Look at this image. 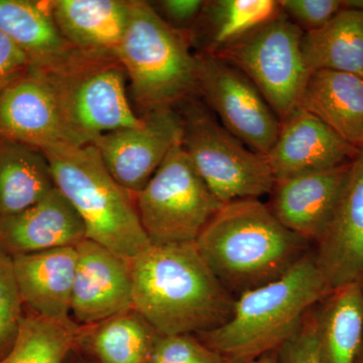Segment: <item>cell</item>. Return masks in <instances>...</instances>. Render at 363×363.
Listing matches in <instances>:
<instances>
[{
	"label": "cell",
	"instance_id": "cell-28",
	"mask_svg": "<svg viewBox=\"0 0 363 363\" xmlns=\"http://www.w3.org/2000/svg\"><path fill=\"white\" fill-rule=\"evenodd\" d=\"M23 307L13 257L0 248V360L16 343L25 315Z\"/></svg>",
	"mask_w": 363,
	"mask_h": 363
},
{
	"label": "cell",
	"instance_id": "cell-19",
	"mask_svg": "<svg viewBox=\"0 0 363 363\" xmlns=\"http://www.w3.org/2000/svg\"><path fill=\"white\" fill-rule=\"evenodd\" d=\"M23 304L56 321L71 320L77 248L62 247L13 257Z\"/></svg>",
	"mask_w": 363,
	"mask_h": 363
},
{
	"label": "cell",
	"instance_id": "cell-12",
	"mask_svg": "<svg viewBox=\"0 0 363 363\" xmlns=\"http://www.w3.org/2000/svg\"><path fill=\"white\" fill-rule=\"evenodd\" d=\"M76 248L72 319L88 326L133 310L130 260L88 238Z\"/></svg>",
	"mask_w": 363,
	"mask_h": 363
},
{
	"label": "cell",
	"instance_id": "cell-6",
	"mask_svg": "<svg viewBox=\"0 0 363 363\" xmlns=\"http://www.w3.org/2000/svg\"><path fill=\"white\" fill-rule=\"evenodd\" d=\"M40 73L51 87L71 145H91L104 133L142 123L128 99V76L117 57L86 54L65 69Z\"/></svg>",
	"mask_w": 363,
	"mask_h": 363
},
{
	"label": "cell",
	"instance_id": "cell-7",
	"mask_svg": "<svg viewBox=\"0 0 363 363\" xmlns=\"http://www.w3.org/2000/svg\"><path fill=\"white\" fill-rule=\"evenodd\" d=\"M176 109L183 124L182 147L219 201L259 199L272 193L276 180L266 157L229 133L202 100L188 98Z\"/></svg>",
	"mask_w": 363,
	"mask_h": 363
},
{
	"label": "cell",
	"instance_id": "cell-25",
	"mask_svg": "<svg viewBox=\"0 0 363 363\" xmlns=\"http://www.w3.org/2000/svg\"><path fill=\"white\" fill-rule=\"evenodd\" d=\"M315 322L323 362L355 363L363 343V284L332 291Z\"/></svg>",
	"mask_w": 363,
	"mask_h": 363
},
{
	"label": "cell",
	"instance_id": "cell-34",
	"mask_svg": "<svg viewBox=\"0 0 363 363\" xmlns=\"http://www.w3.org/2000/svg\"><path fill=\"white\" fill-rule=\"evenodd\" d=\"M250 363H279V359L274 352H271L262 355V357L257 358V359L252 360Z\"/></svg>",
	"mask_w": 363,
	"mask_h": 363
},
{
	"label": "cell",
	"instance_id": "cell-27",
	"mask_svg": "<svg viewBox=\"0 0 363 363\" xmlns=\"http://www.w3.org/2000/svg\"><path fill=\"white\" fill-rule=\"evenodd\" d=\"M81 327L73 319L56 321L26 312L13 347L0 363H65L76 350Z\"/></svg>",
	"mask_w": 363,
	"mask_h": 363
},
{
	"label": "cell",
	"instance_id": "cell-35",
	"mask_svg": "<svg viewBox=\"0 0 363 363\" xmlns=\"http://www.w3.org/2000/svg\"><path fill=\"white\" fill-rule=\"evenodd\" d=\"M65 363H90L83 355H81L78 351L74 350L67 358Z\"/></svg>",
	"mask_w": 363,
	"mask_h": 363
},
{
	"label": "cell",
	"instance_id": "cell-26",
	"mask_svg": "<svg viewBox=\"0 0 363 363\" xmlns=\"http://www.w3.org/2000/svg\"><path fill=\"white\" fill-rule=\"evenodd\" d=\"M281 13L277 0H213L188 33L191 45L215 55Z\"/></svg>",
	"mask_w": 363,
	"mask_h": 363
},
{
	"label": "cell",
	"instance_id": "cell-9",
	"mask_svg": "<svg viewBox=\"0 0 363 363\" xmlns=\"http://www.w3.org/2000/svg\"><path fill=\"white\" fill-rule=\"evenodd\" d=\"M303 33L281 11L215 56L242 72L281 121L298 108L312 74L301 47Z\"/></svg>",
	"mask_w": 363,
	"mask_h": 363
},
{
	"label": "cell",
	"instance_id": "cell-23",
	"mask_svg": "<svg viewBox=\"0 0 363 363\" xmlns=\"http://www.w3.org/2000/svg\"><path fill=\"white\" fill-rule=\"evenodd\" d=\"M301 47L312 73L335 71L363 78V9L343 7L322 28L303 33Z\"/></svg>",
	"mask_w": 363,
	"mask_h": 363
},
{
	"label": "cell",
	"instance_id": "cell-18",
	"mask_svg": "<svg viewBox=\"0 0 363 363\" xmlns=\"http://www.w3.org/2000/svg\"><path fill=\"white\" fill-rule=\"evenodd\" d=\"M0 30L26 55L30 69L52 73L84 56L64 38L50 1L0 0Z\"/></svg>",
	"mask_w": 363,
	"mask_h": 363
},
{
	"label": "cell",
	"instance_id": "cell-4",
	"mask_svg": "<svg viewBox=\"0 0 363 363\" xmlns=\"http://www.w3.org/2000/svg\"><path fill=\"white\" fill-rule=\"evenodd\" d=\"M55 186L82 219L88 240L133 259L150 247L135 196L117 183L92 145L55 143L40 150Z\"/></svg>",
	"mask_w": 363,
	"mask_h": 363
},
{
	"label": "cell",
	"instance_id": "cell-16",
	"mask_svg": "<svg viewBox=\"0 0 363 363\" xmlns=\"http://www.w3.org/2000/svg\"><path fill=\"white\" fill-rule=\"evenodd\" d=\"M0 138L43 150L71 145L51 87L43 74L28 73L0 90Z\"/></svg>",
	"mask_w": 363,
	"mask_h": 363
},
{
	"label": "cell",
	"instance_id": "cell-14",
	"mask_svg": "<svg viewBox=\"0 0 363 363\" xmlns=\"http://www.w3.org/2000/svg\"><path fill=\"white\" fill-rule=\"evenodd\" d=\"M359 150L339 138L318 117L298 107L281 121L266 159L274 180L350 164Z\"/></svg>",
	"mask_w": 363,
	"mask_h": 363
},
{
	"label": "cell",
	"instance_id": "cell-29",
	"mask_svg": "<svg viewBox=\"0 0 363 363\" xmlns=\"http://www.w3.org/2000/svg\"><path fill=\"white\" fill-rule=\"evenodd\" d=\"M150 363H227L225 358L192 334L159 335Z\"/></svg>",
	"mask_w": 363,
	"mask_h": 363
},
{
	"label": "cell",
	"instance_id": "cell-10",
	"mask_svg": "<svg viewBox=\"0 0 363 363\" xmlns=\"http://www.w3.org/2000/svg\"><path fill=\"white\" fill-rule=\"evenodd\" d=\"M197 94L219 123L253 152L266 157L278 138L281 121L259 90L220 57L196 52Z\"/></svg>",
	"mask_w": 363,
	"mask_h": 363
},
{
	"label": "cell",
	"instance_id": "cell-33",
	"mask_svg": "<svg viewBox=\"0 0 363 363\" xmlns=\"http://www.w3.org/2000/svg\"><path fill=\"white\" fill-rule=\"evenodd\" d=\"M30 69L26 55L0 30V90L25 75Z\"/></svg>",
	"mask_w": 363,
	"mask_h": 363
},
{
	"label": "cell",
	"instance_id": "cell-21",
	"mask_svg": "<svg viewBox=\"0 0 363 363\" xmlns=\"http://www.w3.org/2000/svg\"><path fill=\"white\" fill-rule=\"evenodd\" d=\"M298 107L362 152L363 78L341 72H313Z\"/></svg>",
	"mask_w": 363,
	"mask_h": 363
},
{
	"label": "cell",
	"instance_id": "cell-24",
	"mask_svg": "<svg viewBox=\"0 0 363 363\" xmlns=\"http://www.w3.org/2000/svg\"><path fill=\"white\" fill-rule=\"evenodd\" d=\"M54 188L51 167L42 150L0 138V217L28 209Z\"/></svg>",
	"mask_w": 363,
	"mask_h": 363
},
{
	"label": "cell",
	"instance_id": "cell-22",
	"mask_svg": "<svg viewBox=\"0 0 363 363\" xmlns=\"http://www.w3.org/2000/svg\"><path fill=\"white\" fill-rule=\"evenodd\" d=\"M157 336L133 309L81 327L75 350L90 363H150Z\"/></svg>",
	"mask_w": 363,
	"mask_h": 363
},
{
	"label": "cell",
	"instance_id": "cell-31",
	"mask_svg": "<svg viewBox=\"0 0 363 363\" xmlns=\"http://www.w3.org/2000/svg\"><path fill=\"white\" fill-rule=\"evenodd\" d=\"M281 363H324L318 346L315 314L306 316L292 337L279 348Z\"/></svg>",
	"mask_w": 363,
	"mask_h": 363
},
{
	"label": "cell",
	"instance_id": "cell-8",
	"mask_svg": "<svg viewBox=\"0 0 363 363\" xmlns=\"http://www.w3.org/2000/svg\"><path fill=\"white\" fill-rule=\"evenodd\" d=\"M135 205L150 245H179L196 243L224 204L202 180L180 143L135 195Z\"/></svg>",
	"mask_w": 363,
	"mask_h": 363
},
{
	"label": "cell",
	"instance_id": "cell-20",
	"mask_svg": "<svg viewBox=\"0 0 363 363\" xmlns=\"http://www.w3.org/2000/svg\"><path fill=\"white\" fill-rule=\"evenodd\" d=\"M50 4L60 32L76 50L94 56L116 57L131 1L52 0Z\"/></svg>",
	"mask_w": 363,
	"mask_h": 363
},
{
	"label": "cell",
	"instance_id": "cell-17",
	"mask_svg": "<svg viewBox=\"0 0 363 363\" xmlns=\"http://www.w3.org/2000/svg\"><path fill=\"white\" fill-rule=\"evenodd\" d=\"M85 240L82 219L57 188L28 209L0 217V248L13 257L76 247Z\"/></svg>",
	"mask_w": 363,
	"mask_h": 363
},
{
	"label": "cell",
	"instance_id": "cell-3",
	"mask_svg": "<svg viewBox=\"0 0 363 363\" xmlns=\"http://www.w3.org/2000/svg\"><path fill=\"white\" fill-rule=\"evenodd\" d=\"M331 292L315 257L305 255L279 279L241 294L228 320L199 335L227 363H250L279 350Z\"/></svg>",
	"mask_w": 363,
	"mask_h": 363
},
{
	"label": "cell",
	"instance_id": "cell-1",
	"mask_svg": "<svg viewBox=\"0 0 363 363\" xmlns=\"http://www.w3.org/2000/svg\"><path fill=\"white\" fill-rule=\"evenodd\" d=\"M130 266L133 310L159 335L204 333L230 317L234 302L195 243L150 245Z\"/></svg>",
	"mask_w": 363,
	"mask_h": 363
},
{
	"label": "cell",
	"instance_id": "cell-15",
	"mask_svg": "<svg viewBox=\"0 0 363 363\" xmlns=\"http://www.w3.org/2000/svg\"><path fill=\"white\" fill-rule=\"evenodd\" d=\"M350 164L276 181L269 206L272 214L296 235L318 242L333 216Z\"/></svg>",
	"mask_w": 363,
	"mask_h": 363
},
{
	"label": "cell",
	"instance_id": "cell-13",
	"mask_svg": "<svg viewBox=\"0 0 363 363\" xmlns=\"http://www.w3.org/2000/svg\"><path fill=\"white\" fill-rule=\"evenodd\" d=\"M315 259L331 290L363 284V150L350 164L342 192Z\"/></svg>",
	"mask_w": 363,
	"mask_h": 363
},
{
	"label": "cell",
	"instance_id": "cell-11",
	"mask_svg": "<svg viewBox=\"0 0 363 363\" xmlns=\"http://www.w3.org/2000/svg\"><path fill=\"white\" fill-rule=\"evenodd\" d=\"M182 138L183 124L176 107H161L145 112L138 126L104 133L91 145L117 183L135 196Z\"/></svg>",
	"mask_w": 363,
	"mask_h": 363
},
{
	"label": "cell",
	"instance_id": "cell-30",
	"mask_svg": "<svg viewBox=\"0 0 363 363\" xmlns=\"http://www.w3.org/2000/svg\"><path fill=\"white\" fill-rule=\"evenodd\" d=\"M279 9L303 32L326 25L343 9L342 0H279Z\"/></svg>",
	"mask_w": 363,
	"mask_h": 363
},
{
	"label": "cell",
	"instance_id": "cell-5",
	"mask_svg": "<svg viewBox=\"0 0 363 363\" xmlns=\"http://www.w3.org/2000/svg\"><path fill=\"white\" fill-rule=\"evenodd\" d=\"M191 47L188 33L169 26L152 4L131 1L116 57L143 114L197 95V59Z\"/></svg>",
	"mask_w": 363,
	"mask_h": 363
},
{
	"label": "cell",
	"instance_id": "cell-2",
	"mask_svg": "<svg viewBox=\"0 0 363 363\" xmlns=\"http://www.w3.org/2000/svg\"><path fill=\"white\" fill-rule=\"evenodd\" d=\"M306 243L259 199H241L224 204L195 245L222 286L242 294L283 276Z\"/></svg>",
	"mask_w": 363,
	"mask_h": 363
},
{
	"label": "cell",
	"instance_id": "cell-32",
	"mask_svg": "<svg viewBox=\"0 0 363 363\" xmlns=\"http://www.w3.org/2000/svg\"><path fill=\"white\" fill-rule=\"evenodd\" d=\"M152 6L169 26L181 32L189 33L202 13L206 1L202 0H162Z\"/></svg>",
	"mask_w": 363,
	"mask_h": 363
},
{
	"label": "cell",
	"instance_id": "cell-36",
	"mask_svg": "<svg viewBox=\"0 0 363 363\" xmlns=\"http://www.w3.org/2000/svg\"><path fill=\"white\" fill-rule=\"evenodd\" d=\"M355 363H363V343L362 348H360L359 353H358L357 362Z\"/></svg>",
	"mask_w": 363,
	"mask_h": 363
}]
</instances>
